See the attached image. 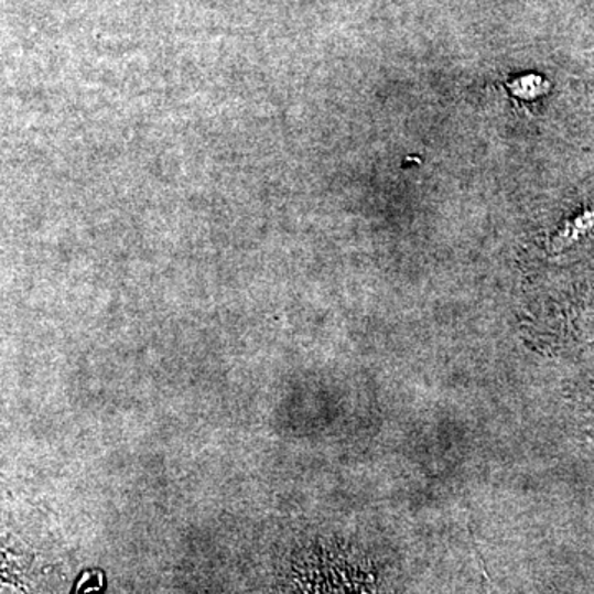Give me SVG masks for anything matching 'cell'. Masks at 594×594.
<instances>
[{
    "instance_id": "obj_1",
    "label": "cell",
    "mask_w": 594,
    "mask_h": 594,
    "mask_svg": "<svg viewBox=\"0 0 594 594\" xmlns=\"http://www.w3.org/2000/svg\"><path fill=\"white\" fill-rule=\"evenodd\" d=\"M594 228V210L583 212L579 217L572 218V220L563 224L562 230L555 235L552 240V247L557 251L563 250V248L570 247V245L579 241L580 238L585 237Z\"/></svg>"
},
{
    "instance_id": "obj_2",
    "label": "cell",
    "mask_w": 594,
    "mask_h": 594,
    "mask_svg": "<svg viewBox=\"0 0 594 594\" xmlns=\"http://www.w3.org/2000/svg\"><path fill=\"white\" fill-rule=\"evenodd\" d=\"M549 86V83L543 82L540 76H526V78L509 83V88L512 89L514 95L522 99L537 98V96L546 93Z\"/></svg>"
}]
</instances>
